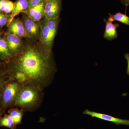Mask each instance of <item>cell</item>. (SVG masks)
Returning <instances> with one entry per match:
<instances>
[{
	"mask_svg": "<svg viewBox=\"0 0 129 129\" xmlns=\"http://www.w3.org/2000/svg\"><path fill=\"white\" fill-rule=\"evenodd\" d=\"M12 62L8 74L21 72L27 78V83L42 90L49 83L53 73L50 52L29 46Z\"/></svg>",
	"mask_w": 129,
	"mask_h": 129,
	"instance_id": "6da1fadb",
	"label": "cell"
},
{
	"mask_svg": "<svg viewBox=\"0 0 129 129\" xmlns=\"http://www.w3.org/2000/svg\"><path fill=\"white\" fill-rule=\"evenodd\" d=\"M42 90L35 86L28 83L22 85L13 107L27 111L34 109L40 103Z\"/></svg>",
	"mask_w": 129,
	"mask_h": 129,
	"instance_id": "7a4b0ae2",
	"label": "cell"
},
{
	"mask_svg": "<svg viewBox=\"0 0 129 129\" xmlns=\"http://www.w3.org/2000/svg\"><path fill=\"white\" fill-rule=\"evenodd\" d=\"M21 85L15 80L9 77L0 92L1 108L6 109L13 107Z\"/></svg>",
	"mask_w": 129,
	"mask_h": 129,
	"instance_id": "3957f363",
	"label": "cell"
},
{
	"mask_svg": "<svg viewBox=\"0 0 129 129\" xmlns=\"http://www.w3.org/2000/svg\"><path fill=\"white\" fill-rule=\"evenodd\" d=\"M59 22V17L45 19L40 25V40L46 50L51 52Z\"/></svg>",
	"mask_w": 129,
	"mask_h": 129,
	"instance_id": "277c9868",
	"label": "cell"
},
{
	"mask_svg": "<svg viewBox=\"0 0 129 129\" xmlns=\"http://www.w3.org/2000/svg\"><path fill=\"white\" fill-rule=\"evenodd\" d=\"M11 56H16L20 55L24 50V46L21 38L14 35L5 33L4 36Z\"/></svg>",
	"mask_w": 129,
	"mask_h": 129,
	"instance_id": "5b68a950",
	"label": "cell"
},
{
	"mask_svg": "<svg viewBox=\"0 0 129 129\" xmlns=\"http://www.w3.org/2000/svg\"><path fill=\"white\" fill-rule=\"evenodd\" d=\"M45 19H51L58 17L61 5V0H45L44 2Z\"/></svg>",
	"mask_w": 129,
	"mask_h": 129,
	"instance_id": "8992f818",
	"label": "cell"
},
{
	"mask_svg": "<svg viewBox=\"0 0 129 129\" xmlns=\"http://www.w3.org/2000/svg\"><path fill=\"white\" fill-rule=\"evenodd\" d=\"M83 114L104 121L112 122L117 125H123L129 126V120L128 119H122L120 118L115 117L106 114L91 111L88 109H86L84 111Z\"/></svg>",
	"mask_w": 129,
	"mask_h": 129,
	"instance_id": "52a82bcc",
	"label": "cell"
},
{
	"mask_svg": "<svg viewBox=\"0 0 129 129\" xmlns=\"http://www.w3.org/2000/svg\"><path fill=\"white\" fill-rule=\"evenodd\" d=\"M8 25L6 34L14 35L21 39L28 37L23 22L20 19H14Z\"/></svg>",
	"mask_w": 129,
	"mask_h": 129,
	"instance_id": "ba28073f",
	"label": "cell"
},
{
	"mask_svg": "<svg viewBox=\"0 0 129 129\" xmlns=\"http://www.w3.org/2000/svg\"><path fill=\"white\" fill-rule=\"evenodd\" d=\"M22 21L28 37L35 39L40 35L41 25L37 22L33 21L27 15L23 16Z\"/></svg>",
	"mask_w": 129,
	"mask_h": 129,
	"instance_id": "9c48e42d",
	"label": "cell"
},
{
	"mask_svg": "<svg viewBox=\"0 0 129 129\" xmlns=\"http://www.w3.org/2000/svg\"><path fill=\"white\" fill-rule=\"evenodd\" d=\"M106 22L105 30L103 37L109 41L112 40L117 38L118 34L117 32V28L119 25L118 23H113V20L111 17L108 18L107 20L104 19Z\"/></svg>",
	"mask_w": 129,
	"mask_h": 129,
	"instance_id": "30bf717a",
	"label": "cell"
},
{
	"mask_svg": "<svg viewBox=\"0 0 129 129\" xmlns=\"http://www.w3.org/2000/svg\"><path fill=\"white\" fill-rule=\"evenodd\" d=\"M39 5L30 7L24 12L29 18L35 22H39L44 17V3Z\"/></svg>",
	"mask_w": 129,
	"mask_h": 129,
	"instance_id": "8fae6325",
	"label": "cell"
},
{
	"mask_svg": "<svg viewBox=\"0 0 129 129\" xmlns=\"http://www.w3.org/2000/svg\"><path fill=\"white\" fill-rule=\"evenodd\" d=\"M14 3V9L10 15L11 19L9 23L14 19L16 16L21 13L26 11L29 8L28 0H17Z\"/></svg>",
	"mask_w": 129,
	"mask_h": 129,
	"instance_id": "7c38bea8",
	"label": "cell"
},
{
	"mask_svg": "<svg viewBox=\"0 0 129 129\" xmlns=\"http://www.w3.org/2000/svg\"><path fill=\"white\" fill-rule=\"evenodd\" d=\"M11 56L9 53L7 43L4 37L0 36V59L3 61L9 60Z\"/></svg>",
	"mask_w": 129,
	"mask_h": 129,
	"instance_id": "4fadbf2b",
	"label": "cell"
},
{
	"mask_svg": "<svg viewBox=\"0 0 129 129\" xmlns=\"http://www.w3.org/2000/svg\"><path fill=\"white\" fill-rule=\"evenodd\" d=\"M8 113L16 125L21 123L23 115V110L17 107L12 108L9 109Z\"/></svg>",
	"mask_w": 129,
	"mask_h": 129,
	"instance_id": "5bb4252c",
	"label": "cell"
},
{
	"mask_svg": "<svg viewBox=\"0 0 129 129\" xmlns=\"http://www.w3.org/2000/svg\"><path fill=\"white\" fill-rule=\"evenodd\" d=\"M0 126L7 127L11 129L16 128V125L9 114H5L0 118Z\"/></svg>",
	"mask_w": 129,
	"mask_h": 129,
	"instance_id": "9a60e30c",
	"label": "cell"
},
{
	"mask_svg": "<svg viewBox=\"0 0 129 129\" xmlns=\"http://www.w3.org/2000/svg\"><path fill=\"white\" fill-rule=\"evenodd\" d=\"M109 15L113 21H118L125 25H129V17L126 14L118 12L115 14H109Z\"/></svg>",
	"mask_w": 129,
	"mask_h": 129,
	"instance_id": "2e32d148",
	"label": "cell"
},
{
	"mask_svg": "<svg viewBox=\"0 0 129 129\" xmlns=\"http://www.w3.org/2000/svg\"><path fill=\"white\" fill-rule=\"evenodd\" d=\"M11 15H7L0 12V28L8 25L10 23Z\"/></svg>",
	"mask_w": 129,
	"mask_h": 129,
	"instance_id": "e0dca14e",
	"label": "cell"
},
{
	"mask_svg": "<svg viewBox=\"0 0 129 129\" xmlns=\"http://www.w3.org/2000/svg\"><path fill=\"white\" fill-rule=\"evenodd\" d=\"M9 78L7 71L3 72L0 71V92L6 81Z\"/></svg>",
	"mask_w": 129,
	"mask_h": 129,
	"instance_id": "ac0fdd59",
	"label": "cell"
},
{
	"mask_svg": "<svg viewBox=\"0 0 129 129\" xmlns=\"http://www.w3.org/2000/svg\"><path fill=\"white\" fill-rule=\"evenodd\" d=\"M14 4H15L14 3L10 0H8L6 5L4 14L7 15H11L14 9Z\"/></svg>",
	"mask_w": 129,
	"mask_h": 129,
	"instance_id": "d6986e66",
	"label": "cell"
},
{
	"mask_svg": "<svg viewBox=\"0 0 129 129\" xmlns=\"http://www.w3.org/2000/svg\"><path fill=\"white\" fill-rule=\"evenodd\" d=\"M45 0H28L29 7L34 6L44 2Z\"/></svg>",
	"mask_w": 129,
	"mask_h": 129,
	"instance_id": "ffe728a7",
	"label": "cell"
},
{
	"mask_svg": "<svg viewBox=\"0 0 129 129\" xmlns=\"http://www.w3.org/2000/svg\"><path fill=\"white\" fill-rule=\"evenodd\" d=\"M8 0H0V12L5 13L6 5Z\"/></svg>",
	"mask_w": 129,
	"mask_h": 129,
	"instance_id": "44dd1931",
	"label": "cell"
},
{
	"mask_svg": "<svg viewBox=\"0 0 129 129\" xmlns=\"http://www.w3.org/2000/svg\"><path fill=\"white\" fill-rule=\"evenodd\" d=\"M125 58L127 60V71H126V74L128 75L129 76V54L128 53H126L124 55Z\"/></svg>",
	"mask_w": 129,
	"mask_h": 129,
	"instance_id": "7402d4cb",
	"label": "cell"
},
{
	"mask_svg": "<svg viewBox=\"0 0 129 129\" xmlns=\"http://www.w3.org/2000/svg\"><path fill=\"white\" fill-rule=\"evenodd\" d=\"M123 5H124L127 7L129 6V0H120Z\"/></svg>",
	"mask_w": 129,
	"mask_h": 129,
	"instance_id": "603a6c76",
	"label": "cell"
},
{
	"mask_svg": "<svg viewBox=\"0 0 129 129\" xmlns=\"http://www.w3.org/2000/svg\"><path fill=\"white\" fill-rule=\"evenodd\" d=\"M3 109L1 108H0V113L1 112H2Z\"/></svg>",
	"mask_w": 129,
	"mask_h": 129,
	"instance_id": "cb8c5ba5",
	"label": "cell"
},
{
	"mask_svg": "<svg viewBox=\"0 0 129 129\" xmlns=\"http://www.w3.org/2000/svg\"><path fill=\"white\" fill-rule=\"evenodd\" d=\"M1 30H0V36H1Z\"/></svg>",
	"mask_w": 129,
	"mask_h": 129,
	"instance_id": "d4e9b609",
	"label": "cell"
},
{
	"mask_svg": "<svg viewBox=\"0 0 129 129\" xmlns=\"http://www.w3.org/2000/svg\"><path fill=\"white\" fill-rule=\"evenodd\" d=\"M1 114H0V118H1Z\"/></svg>",
	"mask_w": 129,
	"mask_h": 129,
	"instance_id": "484cf974",
	"label": "cell"
},
{
	"mask_svg": "<svg viewBox=\"0 0 129 129\" xmlns=\"http://www.w3.org/2000/svg\"></svg>",
	"mask_w": 129,
	"mask_h": 129,
	"instance_id": "4316f807",
	"label": "cell"
}]
</instances>
